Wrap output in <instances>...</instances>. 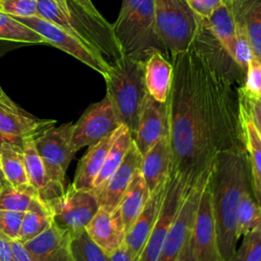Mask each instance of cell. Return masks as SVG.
Instances as JSON below:
<instances>
[{
	"instance_id": "cell-18",
	"label": "cell",
	"mask_w": 261,
	"mask_h": 261,
	"mask_svg": "<svg viewBox=\"0 0 261 261\" xmlns=\"http://www.w3.org/2000/svg\"><path fill=\"white\" fill-rule=\"evenodd\" d=\"M239 108L241 136L247 154L251 191L255 200L261 206V139L249 115L247 107L240 96Z\"/></svg>"
},
{
	"instance_id": "cell-52",
	"label": "cell",
	"mask_w": 261,
	"mask_h": 261,
	"mask_svg": "<svg viewBox=\"0 0 261 261\" xmlns=\"http://www.w3.org/2000/svg\"><path fill=\"white\" fill-rule=\"evenodd\" d=\"M258 99H259V100H260V101H261V97H259V98H258Z\"/></svg>"
},
{
	"instance_id": "cell-25",
	"label": "cell",
	"mask_w": 261,
	"mask_h": 261,
	"mask_svg": "<svg viewBox=\"0 0 261 261\" xmlns=\"http://www.w3.org/2000/svg\"><path fill=\"white\" fill-rule=\"evenodd\" d=\"M132 143H133L132 132L126 126L120 124L116 129L114 141L107 152L103 166L94 181L92 191L99 189L119 167Z\"/></svg>"
},
{
	"instance_id": "cell-5",
	"label": "cell",
	"mask_w": 261,
	"mask_h": 261,
	"mask_svg": "<svg viewBox=\"0 0 261 261\" xmlns=\"http://www.w3.org/2000/svg\"><path fill=\"white\" fill-rule=\"evenodd\" d=\"M157 34L168 56L188 51L197 35L200 16L187 0H154Z\"/></svg>"
},
{
	"instance_id": "cell-30",
	"label": "cell",
	"mask_w": 261,
	"mask_h": 261,
	"mask_svg": "<svg viewBox=\"0 0 261 261\" xmlns=\"http://www.w3.org/2000/svg\"><path fill=\"white\" fill-rule=\"evenodd\" d=\"M37 196V191L30 184L15 187L5 179L0 190V209L25 212Z\"/></svg>"
},
{
	"instance_id": "cell-3",
	"label": "cell",
	"mask_w": 261,
	"mask_h": 261,
	"mask_svg": "<svg viewBox=\"0 0 261 261\" xmlns=\"http://www.w3.org/2000/svg\"><path fill=\"white\" fill-rule=\"evenodd\" d=\"M112 30L125 57L146 62L154 52L168 56L157 34L154 0H122Z\"/></svg>"
},
{
	"instance_id": "cell-6",
	"label": "cell",
	"mask_w": 261,
	"mask_h": 261,
	"mask_svg": "<svg viewBox=\"0 0 261 261\" xmlns=\"http://www.w3.org/2000/svg\"><path fill=\"white\" fill-rule=\"evenodd\" d=\"M73 123L53 125L35 139V145L43 160L49 179L48 189L41 199L45 204L60 197L65 192V175L74 156L70 148Z\"/></svg>"
},
{
	"instance_id": "cell-33",
	"label": "cell",
	"mask_w": 261,
	"mask_h": 261,
	"mask_svg": "<svg viewBox=\"0 0 261 261\" xmlns=\"http://www.w3.org/2000/svg\"><path fill=\"white\" fill-rule=\"evenodd\" d=\"M71 254L74 261H110L109 255L83 230L71 237Z\"/></svg>"
},
{
	"instance_id": "cell-27",
	"label": "cell",
	"mask_w": 261,
	"mask_h": 261,
	"mask_svg": "<svg viewBox=\"0 0 261 261\" xmlns=\"http://www.w3.org/2000/svg\"><path fill=\"white\" fill-rule=\"evenodd\" d=\"M52 223L53 218L49 207L37 196L24 212L17 240L25 243L41 234Z\"/></svg>"
},
{
	"instance_id": "cell-35",
	"label": "cell",
	"mask_w": 261,
	"mask_h": 261,
	"mask_svg": "<svg viewBox=\"0 0 261 261\" xmlns=\"http://www.w3.org/2000/svg\"><path fill=\"white\" fill-rule=\"evenodd\" d=\"M237 33H236V43L232 52V58L238 63V65L246 72L247 67L251 59L255 56L253 48L246 30L239 23L236 22Z\"/></svg>"
},
{
	"instance_id": "cell-36",
	"label": "cell",
	"mask_w": 261,
	"mask_h": 261,
	"mask_svg": "<svg viewBox=\"0 0 261 261\" xmlns=\"http://www.w3.org/2000/svg\"><path fill=\"white\" fill-rule=\"evenodd\" d=\"M0 10L13 17L38 16V0H0Z\"/></svg>"
},
{
	"instance_id": "cell-2",
	"label": "cell",
	"mask_w": 261,
	"mask_h": 261,
	"mask_svg": "<svg viewBox=\"0 0 261 261\" xmlns=\"http://www.w3.org/2000/svg\"><path fill=\"white\" fill-rule=\"evenodd\" d=\"M209 181L217 226L218 248L222 261H228L236 251L237 211L242 197L251 191L247 154L244 146L218 155Z\"/></svg>"
},
{
	"instance_id": "cell-15",
	"label": "cell",
	"mask_w": 261,
	"mask_h": 261,
	"mask_svg": "<svg viewBox=\"0 0 261 261\" xmlns=\"http://www.w3.org/2000/svg\"><path fill=\"white\" fill-rule=\"evenodd\" d=\"M142 155L137 149L134 140L119 167L112 175L97 190L93 191L99 201L100 207L112 212L119 203L141 166Z\"/></svg>"
},
{
	"instance_id": "cell-49",
	"label": "cell",
	"mask_w": 261,
	"mask_h": 261,
	"mask_svg": "<svg viewBox=\"0 0 261 261\" xmlns=\"http://www.w3.org/2000/svg\"><path fill=\"white\" fill-rule=\"evenodd\" d=\"M5 179H6V178L4 177V175H3V173H2V170H1V168H0V190H1L2 185H3V182H4Z\"/></svg>"
},
{
	"instance_id": "cell-8",
	"label": "cell",
	"mask_w": 261,
	"mask_h": 261,
	"mask_svg": "<svg viewBox=\"0 0 261 261\" xmlns=\"http://www.w3.org/2000/svg\"><path fill=\"white\" fill-rule=\"evenodd\" d=\"M191 242L195 261H222L218 248L217 226L209 174L203 184L196 208Z\"/></svg>"
},
{
	"instance_id": "cell-42",
	"label": "cell",
	"mask_w": 261,
	"mask_h": 261,
	"mask_svg": "<svg viewBox=\"0 0 261 261\" xmlns=\"http://www.w3.org/2000/svg\"><path fill=\"white\" fill-rule=\"evenodd\" d=\"M0 261H12V240L0 231Z\"/></svg>"
},
{
	"instance_id": "cell-7",
	"label": "cell",
	"mask_w": 261,
	"mask_h": 261,
	"mask_svg": "<svg viewBox=\"0 0 261 261\" xmlns=\"http://www.w3.org/2000/svg\"><path fill=\"white\" fill-rule=\"evenodd\" d=\"M46 205L51 211L53 223L69 231L71 237L85 230L100 208L93 191L74 190L70 186L60 197Z\"/></svg>"
},
{
	"instance_id": "cell-45",
	"label": "cell",
	"mask_w": 261,
	"mask_h": 261,
	"mask_svg": "<svg viewBox=\"0 0 261 261\" xmlns=\"http://www.w3.org/2000/svg\"><path fill=\"white\" fill-rule=\"evenodd\" d=\"M28 44L19 43V42H12V41H3L0 40V58L3 57L6 53L13 51L15 49H18L22 46H25Z\"/></svg>"
},
{
	"instance_id": "cell-39",
	"label": "cell",
	"mask_w": 261,
	"mask_h": 261,
	"mask_svg": "<svg viewBox=\"0 0 261 261\" xmlns=\"http://www.w3.org/2000/svg\"><path fill=\"white\" fill-rule=\"evenodd\" d=\"M239 96L244 101L247 110L249 112V115L257 129V133L261 139V101L248 93L243 86L239 87Z\"/></svg>"
},
{
	"instance_id": "cell-38",
	"label": "cell",
	"mask_w": 261,
	"mask_h": 261,
	"mask_svg": "<svg viewBox=\"0 0 261 261\" xmlns=\"http://www.w3.org/2000/svg\"><path fill=\"white\" fill-rule=\"evenodd\" d=\"M243 87L251 95L261 97V61L256 56L248 64Z\"/></svg>"
},
{
	"instance_id": "cell-20",
	"label": "cell",
	"mask_w": 261,
	"mask_h": 261,
	"mask_svg": "<svg viewBox=\"0 0 261 261\" xmlns=\"http://www.w3.org/2000/svg\"><path fill=\"white\" fill-rule=\"evenodd\" d=\"M168 182V181H167ZM167 184L159 192L150 196L140 215L125 232L124 243L132 254L141 259L142 252L159 214Z\"/></svg>"
},
{
	"instance_id": "cell-34",
	"label": "cell",
	"mask_w": 261,
	"mask_h": 261,
	"mask_svg": "<svg viewBox=\"0 0 261 261\" xmlns=\"http://www.w3.org/2000/svg\"><path fill=\"white\" fill-rule=\"evenodd\" d=\"M241 247L228 261H261V228L243 236Z\"/></svg>"
},
{
	"instance_id": "cell-1",
	"label": "cell",
	"mask_w": 261,
	"mask_h": 261,
	"mask_svg": "<svg viewBox=\"0 0 261 261\" xmlns=\"http://www.w3.org/2000/svg\"><path fill=\"white\" fill-rule=\"evenodd\" d=\"M166 100L171 174L187 188L207 177L222 152L243 147L237 80L210 63L192 44L170 56Z\"/></svg>"
},
{
	"instance_id": "cell-14",
	"label": "cell",
	"mask_w": 261,
	"mask_h": 261,
	"mask_svg": "<svg viewBox=\"0 0 261 261\" xmlns=\"http://www.w3.org/2000/svg\"><path fill=\"white\" fill-rule=\"evenodd\" d=\"M167 103L159 102L147 94L136 132L133 134L134 143L143 156L160 139L168 136Z\"/></svg>"
},
{
	"instance_id": "cell-51",
	"label": "cell",
	"mask_w": 261,
	"mask_h": 261,
	"mask_svg": "<svg viewBox=\"0 0 261 261\" xmlns=\"http://www.w3.org/2000/svg\"><path fill=\"white\" fill-rule=\"evenodd\" d=\"M230 0H223V3H228Z\"/></svg>"
},
{
	"instance_id": "cell-46",
	"label": "cell",
	"mask_w": 261,
	"mask_h": 261,
	"mask_svg": "<svg viewBox=\"0 0 261 261\" xmlns=\"http://www.w3.org/2000/svg\"><path fill=\"white\" fill-rule=\"evenodd\" d=\"M192 231V230H191ZM176 261H195L193 257V252H192V242H191V234L189 239L187 240L180 254L178 255Z\"/></svg>"
},
{
	"instance_id": "cell-12",
	"label": "cell",
	"mask_w": 261,
	"mask_h": 261,
	"mask_svg": "<svg viewBox=\"0 0 261 261\" xmlns=\"http://www.w3.org/2000/svg\"><path fill=\"white\" fill-rule=\"evenodd\" d=\"M187 187L175 175H170L163 202L141 255V261H156L164 240L176 217Z\"/></svg>"
},
{
	"instance_id": "cell-48",
	"label": "cell",
	"mask_w": 261,
	"mask_h": 261,
	"mask_svg": "<svg viewBox=\"0 0 261 261\" xmlns=\"http://www.w3.org/2000/svg\"><path fill=\"white\" fill-rule=\"evenodd\" d=\"M5 142H13V143L19 144V145H21V146H22V144H23V142H21V141L15 139V138L9 137V136H7V135H4V134H2V133L0 132V153H1L2 146H3V144H4Z\"/></svg>"
},
{
	"instance_id": "cell-47",
	"label": "cell",
	"mask_w": 261,
	"mask_h": 261,
	"mask_svg": "<svg viewBox=\"0 0 261 261\" xmlns=\"http://www.w3.org/2000/svg\"><path fill=\"white\" fill-rule=\"evenodd\" d=\"M53 1L58 5V7L62 10V12L70 18V10L68 5L69 0H53Z\"/></svg>"
},
{
	"instance_id": "cell-32",
	"label": "cell",
	"mask_w": 261,
	"mask_h": 261,
	"mask_svg": "<svg viewBox=\"0 0 261 261\" xmlns=\"http://www.w3.org/2000/svg\"><path fill=\"white\" fill-rule=\"evenodd\" d=\"M252 191L244 194L237 211V236L240 239L246 233L261 228V206L253 198Z\"/></svg>"
},
{
	"instance_id": "cell-31",
	"label": "cell",
	"mask_w": 261,
	"mask_h": 261,
	"mask_svg": "<svg viewBox=\"0 0 261 261\" xmlns=\"http://www.w3.org/2000/svg\"><path fill=\"white\" fill-rule=\"evenodd\" d=\"M0 40L24 44H47L46 40L13 16L0 10Z\"/></svg>"
},
{
	"instance_id": "cell-23",
	"label": "cell",
	"mask_w": 261,
	"mask_h": 261,
	"mask_svg": "<svg viewBox=\"0 0 261 261\" xmlns=\"http://www.w3.org/2000/svg\"><path fill=\"white\" fill-rule=\"evenodd\" d=\"M227 4L236 22L246 30L254 55L261 61V0H230Z\"/></svg>"
},
{
	"instance_id": "cell-28",
	"label": "cell",
	"mask_w": 261,
	"mask_h": 261,
	"mask_svg": "<svg viewBox=\"0 0 261 261\" xmlns=\"http://www.w3.org/2000/svg\"><path fill=\"white\" fill-rule=\"evenodd\" d=\"M206 20L212 34L232 57L237 25L229 4L222 3Z\"/></svg>"
},
{
	"instance_id": "cell-37",
	"label": "cell",
	"mask_w": 261,
	"mask_h": 261,
	"mask_svg": "<svg viewBox=\"0 0 261 261\" xmlns=\"http://www.w3.org/2000/svg\"><path fill=\"white\" fill-rule=\"evenodd\" d=\"M24 212L0 209V231L11 240H17Z\"/></svg>"
},
{
	"instance_id": "cell-41",
	"label": "cell",
	"mask_w": 261,
	"mask_h": 261,
	"mask_svg": "<svg viewBox=\"0 0 261 261\" xmlns=\"http://www.w3.org/2000/svg\"><path fill=\"white\" fill-rule=\"evenodd\" d=\"M109 259L110 261H141L140 258L132 254L124 242L109 255Z\"/></svg>"
},
{
	"instance_id": "cell-10",
	"label": "cell",
	"mask_w": 261,
	"mask_h": 261,
	"mask_svg": "<svg viewBox=\"0 0 261 261\" xmlns=\"http://www.w3.org/2000/svg\"><path fill=\"white\" fill-rule=\"evenodd\" d=\"M120 125L109 98L91 104L79 120L73 123L70 148L75 154L84 147H90L112 134Z\"/></svg>"
},
{
	"instance_id": "cell-43",
	"label": "cell",
	"mask_w": 261,
	"mask_h": 261,
	"mask_svg": "<svg viewBox=\"0 0 261 261\" xmlns=\"http://www.w3.org/2000/svg\"><path fill=\"white\" fill-rule=\"evenodd\" d=\"M12 261H33L23 243L18 240H12Z\"/></svg>"
},
{
	"instance_id": "cell-44",
	"label": "cell",
	"mask_w": 261,
	"mask_h": 261,
	"mask_svg": "<svg viewBox=\"0 0 261 261\" xmlns=\"http://www.w3.org/2000/svg\"><path fill=\"white\" fill-rule=\"evenodd\" d=\"M70 1H72L75 5L81 7L83 10H85L89 14H91L95 17H99V18L103 17L102 14L98 11V9L93 4L92 0H70Z\"/></svg>"
},
{
	"instance_id": "cell-11",
	"label": "cell",
	"mask_w": 261,
	"mask_h": 261,
	"mask_svg": "<svg viewBox=\"0 0 261 261\" xmlns=\"http://www.w3.org/2000/svg\"><path fill=\"white\" fill-rule=\"evenodd\" d=\"M206 178L186 189L176 217L164 240L156 261H176L191 234L196 208Z\"/></svg>"
},
{
	"instance_id": "cell-40",
	"label": "cell",
	"mask_w": 261,
	"mask_h": 261,
	"mask_svg": "<svg viewBox=\"0 0 261 261\" xmlns=\"http://www.w3.org/2000/svg\"><path fill=\"white\" fill-rule=\"evenodd\" d=\"M187 2L197 15L208 18L223 3V0H187Z\"/></svg>"
},
{
	"instance_id": "cell-13",
	"label": "cell",
	"mask_w": 261,
	"mask_h": 261,
	"mask_svg": "<svg viewBox=\"0 0 261 261\" xmlns=\"http://www.w3.org/2000/svg\"><path fill=\"white\" fill-rule=\"evenodd\" d=\"M56 120L39 118L12 101L6 93L0 95V132L21 142L36 139L48 128L55 125Z\"/></svg>"
},
{
	"instance_id": "cell-22",
	"label": "cell",
	"mask_w": 261,
	"mask_h": 261,
	"mask_svg": "<svg viewBox=\"0 0 261 261\" xmlns=\"http://www.w3.org/2000/svg\"><path fill=\"white\" fill-rule=\"evenodd\" d=\"M172 79V63L160 52H154L145 62V84L148 94L166 102Z\"/></svg>"
},
{
	"instance_id": "cell-19",
	"label": "cell",
	"mask_w": 261,
	"mask_h": 261,
	"mask_svg": "<svg viewBox=\"0 0 261 261\" xmlns=\"http://www.w3.org/2000/svg\"><path fill=\"white\" fill-rule=\"evenodd\" d=\"M86 230L90 238L108 255L124 242L125 230L118 207L112 212L100 207Z\"/></svg>"
},
{
	"instance_id": "cell-16",
	"label": "cell",
	"mask_w": 261,
	"mask_h": 261,
	"mask_svg": "<svg viewBox=\"0 0 261 261\" xmlns=\"http://www.w3.org/2000/svg\"><path fill=\"white\" fill-rule=\"evenodd\" d=\"M70 243V232L52 223L41 234L23 243V246L33 261H74Z\"/></svg>"
},
{
	"instance_id": "cell-21",
	"label": "cell",
	"mask_w": 261,
	"mask_h": 261,
	"mask_svg": "<svg viewBox=\"0 0 261 261\" xmlns=\"http://www.w3.org/2000/svg\"><path fill=\"white\" fill-rule=\"evenodd\" d=\"M116 129L106 138L89 147L88 151L79 161L74 178L70 184L72 189L92 191L94 181L103 166L107 152L114 141Z\"/></svg>"
},
{
	"instance_id": "cell-4",
	"label": "cell",
	"mask_w": 261,
	"mask_h": 261,
	"mask_svg": "<svg viewBox=\"0 0 261 261\" xmlns=\"http://www.w3.org/2000/svg\"><path fill=\"white\" fill-rule=\"evenodd\" d=\"M104 80L106 96L119 123L134 134L148 94L145 84V62L123 56L110 67Z\"/></svg>"
},
{
	"instance_id": "cell-26",
	"label": "cell",
	"mask_w": 261,
	"mask_h": 261,
	"mask_svg": "<svg viewBox=\"0 0 261 261\" xmlns=\"http://www.w3.org/2000/svg\"><path fill=\"white\" fill-rule=\"evenodd\" d=\"M0 168L4 177L13 186L29 185L22 146L13 142H5L0 153Z\"/></svg>"
},
{
	"instance_id": "cell-17",
	"label": "cell",
	"mask_w": 261,
	"mask_h": 261,
	"mask_svg": "<svg viewBox=\"0 0 261 261\" xmlns=\"http://www.w3.org/2000/svg\"><path fill=\"white\" fill-rule=\"evenodd\" d=\"M140 171L150 196L166 186L172 171V153L168 136L160 139L142 156Z\"/></svg>"
},
{
	"instance_id": "cell-9",
	"label": "cell",
	"mask_w": 261,
	"mask_h": 261,
	"mask_svg": "<svg viewBox=\"0 0 261 261\" xmlns=\"http://www.w3.org/2000/svg\"><path fill=\"white\" fill-rule=\"evenodd\" d=\"M14 18L42 36L47 44L66 52L100 73L103 77L107 75L111 66L94 49L58 25L40 16Z\"/></svg>"
},
{
	"instance_id": "cell-24",
	"label": "cell",
	"mask_w": 261,
	"mask_h": 261,
	"mask_svg": "<svg viewBox=\"0 0 261 261\" xmlns=\"http://www.w3.org/2000/svg\"><path fill=\"white\" fill-rule=\"evenodd\" d=\"M149 198V190L139 169L126 189L118 206L125 232L140 215Z\"/></svg>"
},
{
	"instance_id": "cell-50",
	"label": "cell",
	"mask_w": 261,
	"mask_h": 261,
	"mask_svg": "<svg viewBox=\"0 0 261 261\" xmlns=\"http://www.w3.org/2000/svg\"><path fill=\"white\" fill-rule=\"evenodd\" d=\"M5 92L3 91V89H2V87H1V85H0V95H3Z\"/></svg>"
},
{
	"instance_id": "cell-29",
	"label": "cell",
	"mask_w": 261,
	"mask_h": 261,
	"mask_svg": "<svg viewBox=\"0 0 261 261\" xmlns=\"http://www.w3.org/2000/svg\"><path fill=\"white\" fill-rule=\"evenodd\" d=\"M22 151L29 182L37 191L39 198L42 199L48 189L49 179L43 160L37 151L35 139L24 140L22 144Z\"/></svg>"
}]
</instances>
